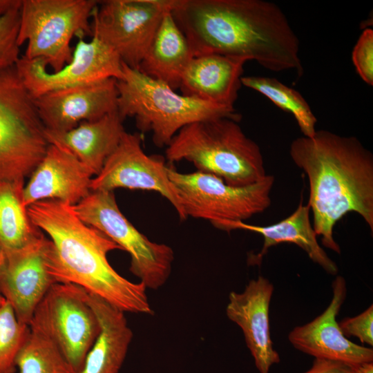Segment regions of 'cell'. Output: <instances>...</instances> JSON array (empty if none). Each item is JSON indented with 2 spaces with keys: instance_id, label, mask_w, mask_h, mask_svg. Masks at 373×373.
Segmentation results:
<instances>
[{
  "instance_id": "1",
  "label": "cell",
  "mask_w": 373,
  "mask_h": 373,
  "mask_svg": "<svg viewBox=\"0 0 373 373\" xmlns=\"http://www.w3.org/2000/svg\"><path fill=\"white\" fill-rule=\"evenodd\" d=\"M173 19L193 57L218 54L303 73L300 41L278 6L264 0H174Z\"/></svg>"
},
{
  "instance_id": "2",
  "label": "cell",
  "mask_w": 373,
  "mask_h": 373,
  "mask_svg": "<svg viewBox=\"0 0 373 373\" xmlns=\"http://www.w3.org/2000/svg\"><path fill=\"white\" fill-rule=\"evenodd\" d=\"M27 210L34 224L50 238L46 266L55 283L77 285L124 312L153 314L145 286L121 276L108 260L109 252L121 248L83 222L73 205L46 200Z\"/></svg>"
},
{
  "instance_id": "3",
  "label": "cell",
  "mask_w": 373,
  "mask_h": 373,
  "mask_svg": "<svg viewBox=\"0 0 373 373\" xmlns=\"http://www.w3.org/2000/svg\"><path fill=\"white\" fill-rule=\"evenodd\" d=\"M289 154L308 178L307 205L325 247L341 254L334 227L349 212L360 215L373 231V155L356 137L318 130L293 140Z\"/></svg>"
},
{
  "instance_id": "4",
  "label": "cell",
  "mask_w": 373,
  "mask_h": 373,
  "mask_svg": "<svg viewBox=\"0 0 373 373\" xmlns=\"http://www.w3.org/2000/svg\"><path fill=\"white\" fill-rule=\"evenodd\" d=\"M166 147L169 162L188 161L198 171L217 176L230 186H248L267 175L260 146L231 118L186 125Z\"/></svg>"
},
{
  "instance_id": "5",
  "label": "cell",
  "mask_w": 373,
  "mask_h": 373,
  "mask_svg": "<svg viewBox=\"0 0 373 373\" xmlns=\"http://www.w3.org/2000/svg\"><path fill=\"white\" fill-rule=\"evenodd\" d=\"M123 77L117 80V113L123 120L134 117L142 133L151 132L153 144L166 146L183 127L196 122L241 115L228 108L178 94L162 82L122 63Z\"/></svg>"
},
{
  "instance_id": "6",
  "label": "cell",
  "mask_w": 373,
  "mask_h": 373,
  "mask_svg": "<svg viewBox=\"0 0 373 373\" xmlns=\"http://www.w3.org/2000/svg\"><path fill=\"white\" fill-rule=\"evenodd\" d=\"M16 66L0 70V182L24 181L49 145Z\"/></svg>"
},
{
  "instance_id": "7",
  "label": "cell",
  "mask_w": 373,
  "mask_h": 373,
  "mask_svg": "<svg viewBox=\"0 0 373 373\" xmlns=\"http://www.w3.org/2000/svg\"><path fill=\"white\" fill-rule=\"evenodd\" d=\"M95 0H21L18 44L27 42L23 57L41 59L52 72L61 69L73 55L76 35L92 36L90 19Z\"/></svg>"
},
{
  "instance_id": "8",
  "label": "cell",
  "mask_w": 373,
  "mask_h": 373,
  "mask_svg": "<svg viewBox=\"0 0 373 373\" xmlns=\"http://www.w3.org/2000/svg\"><path fill=\"white\" fill-rule=\"evenodd\" d=\"M78 217L107 236L131 258L130 271L146 289H157L170 276L174 253L150 240L119 210L113 191H96L73 206Z\"/></svg>"
},
{
  "instance_id": "9",
  "label": "cell",
  "mask_w": 373,
  "mask_h": 373,
  "mask_svg": "<svg viewBox=\"0 0 373 373\" xmlns=\"http://www.w3.org/2000/svg\"><path fill=\"white\" fill-rule=\"evenodd\" d=\"M169 179L182 200L189 216L207 220L243 221L260 213L271 204L274 177L245 186H233L213 175L200 171L183 173L167 168Z\"/></svg>"
},
{
  "instance_id": "10",
  "label": "cell",
  "mask_w": 373,
  "mask_h": 373,
  "mask_svg": "<svg viewBox=\"0 0 373 373\" xmlns=\"http://www.w3.org/2000/svg\"><path fill=\"white\" fill-rule=\"evenodd\" d=\"M30 327L46 335L61 352L73 373H79L100 330L97 317L75 285L56 283L35 310Z\"/></svg>"
},
{
  "instance_id": "11",
  "label": "cell",
  "mask_w": 373,
  "mask_h": 373,
  "mask_svg": "<svg viewBox=\"0 0 373 373\" xmlns=\"http://www.w3.org/2000/svg\"><path fill=\"white\" fill-rule=\"evenodd\" d=\"M174 0L98 1L92 36L113 50L122 63L138 70L164 16Z\"/></svg>"
},
{
  "instance_id": "12",
  "label": "cell",
  "mask_w": 373,
  "mask_h": 373,
  "mask_svg": "<svg viewBox=\"0 0 373 373\" xmlns=\"http://www.w3.org/2000/svg\"><path fill=\"white\" fill-rule=\"evenodd\" d=\"M47 66L41 59H28L23 56L16 64L33 98L56 90L123 77L120 58L95 36L89 41L79 37L70 61L59 70L50 73Z\"/></svg>"
},
{
  "instance_id": "13",
  "label": "cell",
  "mask_w": 373,
  "mask_h": 373,
  "mask_svg": "<svg viewBox=\"0 0 373 373\" xmlns=\"http://www.w3.org/2000/svg\"><path fill=\"white\" fill-rule=\"evenodd\" d=\"M142 141L140 133L125 131L100 172L92 178L91 191H113L117 188L155 191L172 204L180 220H186L182 200L169 179L164 159L146 155Z\"/></svg>"
},
{
  "instance_id": "14",
  "label": "cell",
  "mask_w": 373,
  "mask_h": 373,
  "mask_svg": "<svg viewBox=\"0 0 373 373\" xmlns=\"http://www.w3.org/2000/svg\"><path fill=\"white\" fill-rule=\"evenodd\" d=\"M117 97V79L110 78L50 91L34 103L46 129L64 132L116 111Z\"/></svg>"
},
{
  "instance_id": "15",
  "label": "cell",
  "mask_w": 373,
  "mask_h": 373,
  "mask_svg": "<svg viewBox=\"0 0 373 373\" xmlns=\"http://www.w3.org/2000/svg\"><path fill=\"white\" fill-rule=\"evenodd\" d=\"M48 239L20 251L0 254V294L18 320L30 325L39 303L56 283L48 272Z\"/></svg>"
},
{
  "instance_id": "16",
  "label": "cell",
  "mask_w": 373,
  "mask_h": 373,
  "mask_svg": "<svg viewBox=\"0 0 373 373\" xmlns=\"http://www.w3.org/2000/svg\"><path fill=\"white\" fill-rule=\"evenodd\" d=\"M332 288V298L328 307L312 321L295 327L288 334L289 341L296 350L315 358L350 365L372 362V348L358 345L348 340L336 320L347 294L344 278L336 275Z\"/></svg>"
},
{
  "instance_id": "17",
  "label": "cell",
  "mask_w": 373,
  "mask_h": 373,
  "mask_svg": "<svg viewBox=\"0 0 373 373\" xmlns=\"http://www.w3.org/2000/svg\"><path fill=\"white\" fill-rule=\"evenodd\" d=\"M273 291L272 283L258 276L249 282L243 291H231L226 307L227 316L242 329L260 373H269L271 367L280 361L270 334L269 314Z\"/></svg>"
},
{
  "instance_id": "18",
  "label": "cell",
  "mask_w": 373,
  "mask_h": 373,
  "mask_svg": "<svg viewBox=\"0 0 373 373\" xmlns=\"http://www.w3.org/2000/svg\"><path fill=\"white\" fill-rule=\"evenodd\" d=\"M92 173L72 153L49 144L46 153L23 186L26 207L46 200L75 205L91 192Z\"/></svg>"
},
{
  "instance_id": "19",
  "label": "cell",
  "mask_w": 373,
  "mask_h": 373,
  "mask_svg": "<svg viewBox=\"0 0 373 373\" xmlns=\"http://www.w3.org/2000/svg\"><path fill=\"white\" fill-rule=\"evenodd\" d=\"M309 211V206L300 202L296 209L288 217L268 226L253 225L243 221L231 220H220L211 224L223 231L242 229L259 233L262 236V247L258 254L249 256V265H260L270 247L287 242L298 246L314 262L321 266L327 273L336 276L338 267L318 244L317 235L310 222Z\"/></svg>"
},
{
  "instance_id": "20",
  "label": "cell",
  "mask_w": 373,
  "mask_h": 373,
  "mask_svg": "<svg viewBox=\"0 0 373 373\" xmlns=\"http://www.w3.org/2000/svg\"><path fill=\"white\" fill-rule=\"evenodd\" d=\"M246 61L218 54L193 57L181 79L182 95L234 108Z\"/></svg>"
},
{
  "instance_id": "21",
  "label": "cell",
  "mask_w": 373,
  "mask_h": 373,
  "mask_svg": "<svg viewBox=\"0 0 373 373\" xmlns=\"http://www.w3.org/2000/svg\"><path fill=\"white\" fill-rule=\"evenodd\" d=\"M123 122L116 111L98 119L83 122L67 131L57 132L45 128L44 133L48 144L72 153L95 176L125 133Z\"/></svg>"
},
{
  "instance_id": "22",
  "label": "cell",
  "mask_w": 373,
  "mask_h": 373,
  "mask_svg": "<svg viewBox=\"0 0 373 373\" xmlns=\"http://www.w3.org/2000/svg\"><path fill=\"white\" fill-rule=\"evenodd\" d=\"M86 298L97 317L100 330L79 373H118L133 338L125 312L86 291Z\"/></svg>"
},
{
  "instance_id": "23",
  "label": "cell",
  "mask_w": 373,
  "mask_h": 373,
  "mask_svg": "<svg viewBox=\"0 0 373 373\" xmlns=\"http://www.w3.org/2000/svg\"><path fill=\"white\" fill-rule=\"evenodd\" d=\"M193 57L186 37L169 12L162 18L138 70L176 90Z\"/></svg>"
},
{
  "instance_id": "24",
  "label": "cell",
  "mask_w": 373,
  "mask_h": 373,
  "mask_svg": "<svg viewBox=\"0 0 373 373\" xmlns=\"http://www.w3.org/2000/svg\"><path fill=\"white\" fill-rule=\"evenodd\" d=\"M24 181L0 182V254L15 252L45 238L23 204Z\"/></svg>"
},
{
  "instance_id": "25",
  "label": "cell",
  "mask_w": 373,
  "mask_h": 373,
  "mask_svg": "<svg viewBox=\"0 0 373 373\" xmlns=\"http://www.w3.org/2000/svg\"><path fill=\"white\" fill-rule=\"evenodd\" d=\"M241 83L262 94L282 110L290 113L303 136L312 137L315 134L317 119L299 92L273 77L242 76Z\"/></svg>"
},
{
  "instance_id": "26",
  "label": "cell",
  "mask_w": 373,
  "mask_h": 373,
  "mask_svg": "<svg viewBox=\"0 0 373 373\" xmlns=\"http://www.w3.org/2000/svg\"><path fill=\"white\" fill-rule=\"evenodd\" d=\"M16 358L19 373H73L56 345L35 327Z\"/></svg>"
},
{
  "instance_id": "27",
  "label": "cell",
  "mask_w": 373,
  "mask_h": 373,
  "mask_svg": "<svg viewBox=\"0 0 373 373\" xmlns=\"http://www.w3.org/2000/svg\"><path fill=\"white\" fill-rule=\"evenodd\" d=\"M30 333V325L18 320L8 302L0 306V373L16 372V358Z\"/></svg>"
},
{
  "instance_id": "28",
  "label": "cell",
  "mask_w": 373,
  "mask_h": 373,
  "mask_svg": "<svg viewBox=\"0 0 373 373\" xmlns=\"http://www.w3.org/2000/svg\"><path fill=\"white\" fill-rule=\"evenodd\" d=\"M21 5L0 17V70L16 66L20 59L18 34Z\"/></svg>"
},
{
  "instance_id": "29",
  "label": "cell",
  "mask_w": 373,
  "mask_h": 373,
  "mask_svg": "<svg viewBox=\"0 0 373 373\" xmlns=\"http://www.w3.org/2000/svg\"><path fill=\"white\" fill-rule=\"evenodd\" d=\"M352 59L356 72L368 85H373V30L365 29L352 51Z\"/></svg>"
},
{
  "instance_id": "30",
  "label": "cell",
  "mask_w": 373,
  "mask_h": 373,
  "mask_svg": "<svg viewBox=\"0 0 373 373\" xmlns=\"http://www.w3.org/2000/svg\"><path fill=\"white\" fill-rule=\"evenodd\" d=\"M343 335L354 336L363 343L373 345V305L354 317H347L338 323Z\"/></svg>"
},
{
  "instance_id": "31",
  "label": "cell",
  "mask_w": 373,
  "mask_h": 373,
  "mask_svg": "<svg viewBox=\"0 0 373 373\" xmlns=\"http://www.w3.org/2000/svg\"><path fill=\"white\" fill-rule=\"evenodd\" d=\"M303 373H356L355 365L346 363L315 358L312 367Z\"/></svg>"
},
{
  "instance_id": "32",
  "label": "cell",
  "mask_w": 373,
  "mask_h": 373,
  "mask_svg": "<svg viewBox=\"0 0 373 373\" xmlns=\"http://www.w3.org/2000/svg\"><path fill=\"white\" fill-rule=\"evenodd\" d=\"M21 3V0H0V17Z\"/></svg>"
},
{
  "instance_id": "33",
  "label": "cell",
  "mask_w": 373,
  "mask_h": 373,
  "mask_svg": "<svg viewBox=\"0 0 373 373\" xmlns=\"http://www.w3.org/2000/svg\"><path fill=\"white\" fill-rule=\"evenodd\" d=\"M356 373H373V362L355 365Z\"/></svg>"
},
{
  "instance_id": "34",
  "label": "cell",
  "mask_w": 373,
  "mask_h": 373,
  "mask_svg": "<svg viewBox=\"0 0 373 373\" xmlns=\"http://www.w3.org/2000/svg\"><path fill=\"white\" fill-rule=\"evenodd\" d=\"M6 302V299L3 297V296L0 294V306L3 305Z\"/></svg>"
}]
</instances>
